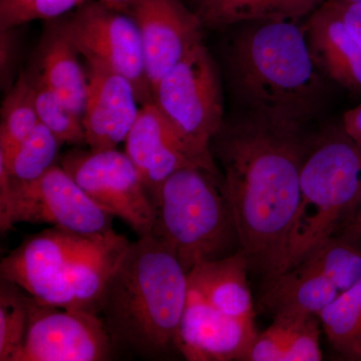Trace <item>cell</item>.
Listing matches in <instances>:
<instances>
[{
	"mask_svg": "<svg viewBox=\"0 0 361 361\" xmlns=\"http://www.w3.org/2000/svg\"><path fill=\"white\" fill-rule=\"evenodd\" d=\"M292 129L244 114L223 123L211 142L221 186L249 270L269 283L285 270L308 142Z\"/></svg>",
	"mask_w": 361,
	"mask_h": 361,
	"instance_id": "cell-1",
	"label": "cell"
},
{
	"mask_svg": "<svg viewBox=\"0 0 361 361\" xmlns=\"http://www.w3.org/2000/svg\"><path fill=\"white\" fill-rule=\"evenodd\" d=\"M227 52L229 84L246 115L303 128L326 104L329 78L316 65L300 21L242 23Z\"/></svg>",
	"mask_w": 361,
	"mask_h": 361,
	"instance_id": "cell-2",
	"label": "cell"
},
{
	"mask_svg": "<svg viewBox=\"0 0 361 361\" xmlns=\"http://www.w3.org/2000/svg\"><path fill=\"white\" fill-rule=\"evenodd\" d=\"M189 280L174 252L149 234L126 247L104 284L99 313L114 346L146 360L178 351Z\"/></svg>",
	"mask_w": 361,
	"mask_h": 361,
	"instance_id": "cell-3",
	"label": "cell"
},
{
	"mask_svg": "<svg viewBox=\"0 0 361 361\" xmlns=\"http://www.w3.org/2000/svg\"><path fill=\"white\" fill-rule=\"evenodd\" d=\"M128 243L114 230L87 236L54 227L26 237L2 259L0 276L39 302L99 313L104 284Z\"/></svg>",
	"mask_w": 361,
	"mask_h": 361,
	"instance_id": "cell-4",
	"label": "cell"
},
{
	"mask_svg": "<svg viewBox=\"0 0 361 361\" xmlns=\"http://www.w3.org/2000/svg\"><path fill=\"white\" fill-rule=\"evenodd\" d=\"M156 213L152 234L174 252L188 273L239 251L219 170L203 166L178 170L161 185Z\"/></svg>",
	"mask_w": 361,
	"mask_h": 361,
	"instance_id": "cell-5",
	"label": "cell"
},
{
	"mask_svg": "<svg viewBox=\"0 0 361 361\" xmlns=\"http://www.w3.org/2000/svg\"><path fill=\"white\" fill-rule=\"evenodd\" d=\"M360 191L361 149L342 126L313 144L308 142L298 206L287 240L285 270L336 235L353 212Z\"/></svg>",
	"mask_w": 361,
	"mask_h": 361,
	"instance_id": "cell-6",
	"label": "cell"
},
{
	"mask_svg": "<svg viewBox=\"0 0 361 361\" xmlns=\"http://www.w3.org/2000/svg\"><path fill=\"white\" fill-rule=\"evenodd\" d=\"M153 102L194 152L213 158L210 146L224 120L219 71L202 42L159 80Z\"/></svg>",
	"mask_w": 361,
	"mask_h": 361,
	"instance_id": "cell-7",
	"label": "cell"
},
{
	"mask_svg": "<svg viewBox=\"0 0 361 361\" xmlns=\"http://www.w3.org/2000/svg\"><path fill=\"white\" fill-rule=\"evenodd\" d=\"M68 37L87 65L101 66L129 78L140 104L153 102L139 30L128 14L87 0L61 16Z\"/></svg>",
	"mask_w": 361,
	"mask_h": 361,
	"instance_id": "cell-8",
	"label": "cell"
},
{
	"mask_svg": "<svg viewBox=\"0 0 361 361\" xmlns=\"http://www.w3.org/2000/svg\"><path fill=\"white\" fill-rule=\"evenodd\" d=\"M59 165L102 208L121 218L139 237L151 234L156 207L129 156L116 149H73Z\"/></svg>",
	"mask_w": 361,
	"mask_h": 361,
	"instance_id": "cell-9",
	"label": "cell"
},
{
	"mask_svg": "<svg viewBox=\"0 0 361 361\" xmlns=\"http://www.w3.org/2000/svg\"><path fill=\"white\" fill-rule=\"evenodd\" d=\"M28 305L27 331L13 361L110 360L114 344L99 313L49 305L30 295Z\"/></svg>",
	"mask_w": 361,
	"mask_h": 361,
	"instance_id": "cell-10",
	"label": "cell"
},
{
	"mask_svg": "<svg viewBox=\"0 0 361 361\" xmlns=\"http://www.w3.org/2000/svg\"><path fill=\"white\" fill-rule=\"evenodd\" d=\"M11 230L23 222L51 224L87 236L114 230L115 216L92 200L59 164L30 184H14L11 180Z\"/></svg>",
	"mask_w": 361,
	"mask_h": 361,
	"instance_id": "cell-11",
	"label": "cell"
},
{
	"mask_svg": "<svg viewBox=\"0 0 361 361\" xmlns=\"http://www.w3.org/2000/svg\"><path fill=\"white\" fill-rule=\"evenodd\" d=\"M125 13L139 30L153 92L159 80L203 42L204 26L180 0H133Z\"/></svg>",
	"mask_w": 361,
	"mask_h": 361,
	"instance_id": "cell-12",
	"label": "cell"
},
{
	"mask_svg": "<svg viewBox=\"0 0 361 361\" xmlns=\"http://www.w3.org/2000/svg\"><path fill=\"white\" fill-rule=\"evenodd\" d=\"M125 142L126 154L155 207L161 185L180 169L203 166L219 170L214 158L199 155L188 146L154 102L142 104Z\"/></svg>",
	"mask_w": 361,
	"mask_h": 361,
	"instance_id": "cell-13",
	"label": "cell"
},
{
	"mask_svg": "<svg viewBox=\"0 0 361 361\" xmlns=\"http://www.w3.org/2000/svg\"><path fill=\"white\" fill-rule=\"evenodd\" d=\"M258 334L255 323L224 314L189 288L178 353L189 361L246 360Z\"/></svg>",
	"mask_w": 361,
	"mask_h": 361,
	"instance_id": "cell-14",
	"label": "cell"
},
{
	"mask_svg": "<svg viewBox=\"0 0 361 361\" xmlns=\"http://www.w3.org/2000/svg\"><path fill=\"white\" fill-rule=\"evenodd\" d=\"M87 102L82 123L90 149H116L137 120L139 97L129 78L101 66L87 65Z\"/></svg>",
	"mask_w": 361,
	"mask_h": 361,
	"instance_id": "cell-15",
	"label": "cell"
},
{
	"mask_svg": "<svg viewBox=\"0 0 361 361\" xmlns=\"http://www.w3.org/2000/svg\"><path fill=\"white\" fill-rule=\"evenodd\" d=\"M343 292L334 266L322 251L315 249L269 282L261 301L273 315L318 316Z\"/></svg>",
	"mask_w": 361,
	"mask_h": 361,
	"instance_id": "cell-16",
	"label": "cell"
},
{
	"mask_svg": "<svg viewBox=\"0 0 361 361\" xmlns=\"http://www.w3.org/2000/svg\"><path fill=\"white\" fill-rule=\"evenodd\" d=\"M304 25L311 54L323 75L361 96V44L349 32L334 2L325 0Z\"/></svg>",
	"mask_w": 361,
	"mask_h": 361,
	"instance_id": "cell-17",
	"label": "cell"
},
{
	"mask_svg": "<svg viewBox=\"0 0 361 361\" xmlns=\"http://www.w3.org/2000/svg\"><path fill=\"white\" fill-rule=\"evenodd\" d=\"M47 23L40 44L37 78L66 108L82 118L89 87L87 68L80 63L82 56L68 37L61 18Z\"/></svg>",
	"mask_w": 361,
	"mask_h": 361,
	"instance_id": "cell-18",
	"label": "cell"
},
{
	"mask_svg": "<svg viewBox=\"0 0 361 361\" xmlns=\"http://www.w3.org/2000/svg\"><path fill=\"white\" fill-rule=\"evenodd\" d=\"M248 271V263L238 251L228 257L195 266L188 273L189 288L224 314L255 323Z\"/></svg>",
	"mask_w": 361,
	"mask_h": 361,
	"instance_id": "cell-19",
	"label": "cell"
},
{
	"mask_svg": "<svg viewBox=\"0 0 361 361\" xmlns=\"http://www.w3.org/2000/svg\"><path fill=\"white\" fill-rule=\"evenodd\" d=\"M272 324L258 334L247 361H320V323L317 315L278 313Z\"/></svg>",
	"mask_w": 361,
	"mask_h": 361,
	"instance_id": "cell-20",
	"label": "cell"
},
{
	"mask_svg": "<svg viewBox=\"0 0 361 361\" xmlns=\"http://www.w3.org/2000/svg\"><path fill=\"white\" fill-rule=\"evenodd\" d=\"M325 0H197L195 13L204 28L222 30L229 26L265 20L301 21Z\"/></svg>",
	"mask_w": 361,
	"mask_h": 361,
	"instance_id": "cell-21",
	"label": "cell"
},
{
	"mask_svg": "<svg viewBox=\"0 0 361 361\" xmlns=\"http://www.w3.org/2000/svg\"><path fill=\"white\" fill-rule=\"evenodd\" d=\"M61 146L58 137L39 123L18 146L7 153L0 152V163L14 184H30L56 165Z\"/></svg>",
	"mask_w": 361,
	"mask_h": 361,
	"instance_id": "cell-22",
	"label": "cell"
},
{
	"mask_svg": "<svg viewBox=\"0 0 361 361\" xmlns=\"http://www.w3.org/2000/svg\"><path fill=\"white\" fill-rule=\"evenodd\" d=\"M318 317L332 348L345 360L361 361V279Z\"/></svg>",
	"mask_w": 361,
	"mask_h": 361,
	"instance_id": "cell-23",
	"label": "cell"
},
{
	"mask_svg": "<svg viewBox=\"0 0 361 361\" xmlns=\"http://www.w3.org/2000/svg\"><path fill=\"white\" fill-rule=\"evenodd\" d=\"M39 123L32 78L21 73L2 103L0 152L7 153L18 146Z\"/></svg>",
	"mask_w": 361,
	"mask_h": 361,
	"instance_id": "cell-24",
	"label": "cell"
},
{
	"mask_svg": "<svg viewBox=\"0 0 361 361\" xmlns=\"http://www.w3.org/2000/svg\"><path fill=\"white\" fill-rule=\"evenodd\" d=\"M27 292L0 280V361H13L23 346L30 318Z\"/></svg>",
	"mask_w": 361,
	"mask_h": 361,
	"instance_id": "cell-25",
	"label": "cell"
},
{
	"mask_svg": "<svg viewBox=\"0 0 361 361\" xmlns=\"http://www.w3.org/2000/svg\"><path fill=\"white\" fill-rule=\"evenodd\" d=\"M32 78L39 123L51 130L63 145L75 147L87 145L82 118L66 108L39 78Z\"/></svg>",
	"mask_w": 361,
	"mask_h": 361,
	"instance_id": "cell-26",
	"label": "cell"
},
{
	"mask_svg": "<svg viewBox=\"0 0 361 361\" xmlns=\"http://www.w3.org/2000/svg\"><path fill=\"white\" fill-rule=\"evenodd\" d=\"M87 0H0V30L66 16Z\"/></svg>",
	"mask_w": 361,
	"mask_h": 361,
	"instance_id": "cell-27",
	"label": "cell"
},
{
	"mask_svg": "<svg viewBox=\"0 0 361 361\" xmlns=\"http://www.w3.org/2000/svg\"><path fill=\"white\" fill-rule=\"evenodd\" d=\"M18 27L0 30V85L4 92L16 82L20 56Z\"/></svg>",
	"mask_w": 361,
	"mask_h": 361,
	"instance_id": "cell-28",
	"label": "cell"
},
{
	"mask_svg": "<svg viewBox=\"0 0 361 361\" xmlns=\"http://www.w3.org/2000/svg\"><path fill=\"white\" fill-rule=\"evenodd\" d=\"M338 11L344 25L356 40L361 44V4L331 0Z\"/></svg>",
	"mask_w": 361,
	"mask_h": 361,
	"instance_id": "cell-29",
	"label": "cell"
},
{
	"mask_svg": "<svg viewBox=\"0 0 361 361\" xmlns=\"http://www.w3.org/2000/svg\"><path fill=\"white\" fill-rule=\"evenodd\" d=\"M341 126L346 134L361 149V103L344 114Z\"/></svg>",
	"mask_w": 361,
	"mask_h": 361,
	"instance_id": "cell-30",
	"label": "cell"
},
{
	"mask_svg": "<svg viewBox=\"0 0 361 361\" xmlns=\"http://www.w3.org/2000/svg\"><path fill=\"white\" fill-rule=\"evenodd\" d=\"M344 228H345L344 234L353 238L361 240V191L353 212L344 223Z\"/></svg>",
	"mask_w": 361,
	"mask_h": 361,
	"instance_id": "cell-31",
	"label": "cell"
},
{
	"mask_svg": "<svg viewBox=\"0 0 361 361\" xmlns=\"http://www.w3.org/2000/svg\"><path fill=\"white\" fill-rule=\"evenodd\" d=\"M99 1L109 8L125 13L133 0H99Z\"/></svg>",
	"mask_w": 361,
	"mask_h": 361,
	"instance_id": "cell-32",
	"label": "cell"
},
{
	"mask_svg": "<svg viewBox=\"0 0 361 361\" xmlns=\"http://www.w3.org/2000/svg\"><path fill=\"white\" fill-rule=\"evenodd\" d=\"M342 1L355 2V4H361V0H342Z\"/></svg>",
	"mask_w": 361,
	"mask_h": 361,
	"instance_id": "cell-33",
	"label": "cell"
}]
</instances>
